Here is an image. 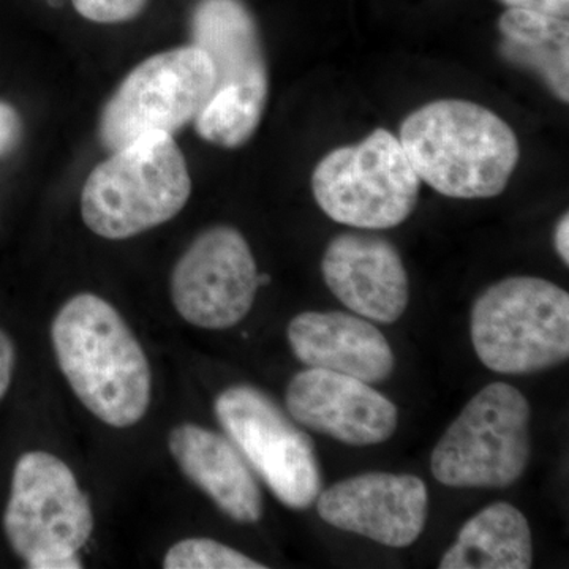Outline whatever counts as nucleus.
<instances>
[{
	"label": "nucleus",
	"instance_id": "nucleus-3",
	"mask_svg": "<svg viewBox=\"0 0 569 569\" xmlns=\"http://www.w3.org/2000/svg\"><path fill=\"white\" fill-rule=\"evenodd\" d=\"M190 193L192 179L173 137L146 133L93 168L81 216L92 233L121 241L174 219Z\"/></svg>",
	"mask_w": 569,
	"mask_h": 569
},
{
	"label": "nucleus",
	"instance_id": "nucleus-25",
	"mask_svg": "<svg viewBox=\"0 0 569 569\" xmlns=\"http://www.w3.org/2000/svg\"><path fill=\"white\" fill-rule=\"evenodd\" d=\"M269 282H271V277H269L268 274H258V284H268Z\"/></svg>",
	"mask_w": 569,
	"mask_h": 569
},
{
	"label": "nucleus",
	"instance_id": "nucleus-2",
	"mask_svg": "<svg viewBox=\"0 0 569 569\" xmlns=\"http://www.w3.org/2000/svg\"><path fill=\"white\" fill-rule=\"evenodd\" d=\"M399 141L421 182L458 200L503 193L520 157L509 123L467 100L422 104L400 126Z\"/></svg>",
	"mask_w": 569,
	"mask_h": 569
},
{
	"label": "nucleus",
	"instance_id": "nucleus-8",
	"mask_svg": "<svg viewBox=\"0 0 569 569\" xmlns=\"http://www.w3.org/2000/svg\"><path fill=\"white\" fill-rule=\"evenodd\" d=\"M213 88L216 70L200 48L189 44L151 56L104 104L99 123L103 148L114 152L151 132L173 137L197 119Z\"/></svg>",
	"mask_w": 569,
	"mask_h": 569
},
{
	"label": "nucleus",
	"instance_id": "nucleus-15",
	"mask_svg": "<svg viewBox=\"0 0 569 569\" xmlns=\"http://www.w3.org/2000/svg\"><path fill=\"white\" fill-rule=\"evenodd\" d=\"M190 40L211 59L212 92L269 97L268 62L260 29L241 0H198L190 18Z\"/></svg>",
	"mask_w": 569,
	"mask_h": 569
},
{
	"label": "nucleus",
	"instance_id": "nucleus-22",
	"mask_svg": "<svg viewBox=\"0 0 569 569\" xmlns=\"http://www.w3.org/2000/svg\"><path fill=\"white\" fill-rule=\"evenodd\" d=\"M508 9L538 11L552 17L568 18L569 0H500Z\"/></svg>",
	"mask_w": 569,
	"mask_h": 569
},
{
	"label": "nucleus",
	"instance_id": "nucleus-14",
	"mask_svg": "<svg viewBox=\"0 0 569 569\" xmlns=\"http://www.w3.org/2000/svg\"><path fill=\"white\" fill-rule=\"evenodd\" d=\"M296 358L313 369L332 370L369 385L395 372L396 356L370 320L346 312H302L288 326Z\"/></svg>",
	"mask_w": 569,
	"mask_h": 569
},
{
	"label": "nucleus",
	"instance_id": "nucleus-21",
	"mask_svg": "<svg viewBox=\"0 0 569 569\" xmlns=\"http://www.w3.org/2000/svg\"><path fill=\"white\" fill-rule=\"evenodd\" d=\"M24 126L17 108L0 100V159L9 156L20 146Z\"/></svg>",
	"mask_w": 569,
	"mask_h": 569
},
{
	"label": "nucleus",
	"instance_id": "nucleus-1",
	"mask_svg": "<svg viewBox=\"0 0 569 569\" xmlns=\"http://www.w3.org/2000/svg\"><path fill=\"white\" fill-rule=\"evenodd\" d=\"M52 346L82 406L111 427L137 425L151 403L148 358L121 313L91 293L71 298L52 321Z\"/></svg>",
	"mask_w": 569,
	"mask_h": 569
},
{
	"label": "nucleus",
	"instance_id": "nucleus-18",
	"mask_svg": "<svg viewBox=\"0 0 569 569\" xmlns=\"http://www.w3.org/2000/svg\"><path fill=\"white\" fill-rule=\"evenodd\" d=\"M501 58L533 71L550 92L569 100V22L538 11L508 9L498 20Z\"/></svg>",
	"mask_w": 569,
	"mask_h": 569
},
{
	"label": "nucleus",
	"instance_id": "nucleus-10",
	"mask_svg": "<svg viewBox=\"0 0 569 569\" xmlns=\"http://www.w3.org/2000/svg\"><path fill=\"white\" fill-rule=\"evenodd\" d=\"M258 288L249 242L227 224L198 236L171 277V298L179 316L203 329L233 328L244 320Z\"/></svg>",
	"mask_w": 569,
	"mask_h": 569
},
{
	"label": "nucleus",
	"instance_id": "nucleus-16",
	"mask_svg": "<svg viewBox=\"0 0 569 569\" xmlns=\"http://www.w3.org/2000/svg\"><path fill=\"white\" fill-rule=\"evenodd\" d=\"M168 445L183 475L228 518L239 523L261 519L263 497L252 467L230 438L204 427L182 425L171 430Z\"/></svg>",
	"mask_w": 569,
	"mask_h": 569
},
{
	"label": "nucleus",
	"instance_id": "nucleus-20",
	"mask_svg": "<svg viewBox=\"0 0 569 569\" xmlns=\"http://www.w3.org/2000/svg\"><path fill=\"white\" fill-rule=\"evenodd\" d=\"M82 18L99 24H119L140 17L149 0H71Z\"/></svg>",
	"mask_w": 569,
	"mask_h": 569
},
{
	"label": "nucleus",
	"instance_id": "nucleus-17",
	"mask_svg": "<svg viewBox=\"0 0 569 569\" xmlns=\"http://www.w3.org/2000/svg\"><path fill=\"white\" fill-rule=\"evenodd\" d=\"M533 539L518 508L498 501L463 523L458 539L441 557L440 569H529Z\"/></svg>",
	"mask_w": 569,
	"mask_h": 569
},
{
	"label": "nucleus",
	"instance_id": "nucleus-7",
	"mask_svg": "<svg viewBox=\"0 0 569 569\" xmlns=\"http://www.w3.org/2000/svg\"><path fill=\"white\" fill-rule=\"evenodd\" d=\"M530 406L518 388L490 383L463 407L433 448L430 470L459 489H507L530 460Z\"/></svg>",
	"mask_w": 569,
	"mask_h": 569
},
{
	"label": "nucleus",
	"instance_id": "nucleus-5",
	"mask_svg": "<svg viewBox=\"0 0 569 569\" xmlns=\"http://www.w3.org/2000/svg\"><path fill=\"white\" fill-rule=\"evenodd\" d=\"M3 530L28 568H82L78 550L91 538V503L61 459L26 452L14 467Z\"/></svg>",
	"mask_w": 569,
	"mask_h": 569
},
{
	"label": "nucleus",
	"instance_id": "nucleus-19",
	"mask_svg": "<svg viewBox=\"0 0 569 569\" xmlns=\"http://www.w3.org/2000/svg\"><path fill=\"white\" fill-rule=\"evenodd\" d=\"M167 569H264L260 561L250 559L222 542L208 538L179 541L164 556Z\"/></svg>",
	"mask_w": 569,
	"mask_h": 569
},
{
	"label": "nucleus",
	"instance_id": "nucleus-24",
	"mask_svg": "<svg viewBox=\"0 0 569 569\" xmlns=\"http://www.w3.org/2000/svg\"><path fill=\"white\" fill-rule=\"evenodd\" d=\"M553 242H556V250L565 264H569V216L568 212L559 220L556 227V234H553Z\"/></svg>",
	"mask_w": 569,
	"mask_h": 569
},
{
	"label": "nucleus",
	"instance_id": "nucleus-4",
	"mask_svg": "<svg viewBox=\"0 0 569 569\" xmlns=\"http://www.w3.org/2000/svg\"><path fill=\"white\" fill-rule=\"evenodd\" d=\"M471 343L479 361L503 376L563 365L569 356V295L539 277L490 284L471 307Z\"/></svg>",
	"mask_w": 569,
	"mask_h": 569
},
{
	"label": "nucleus",
	"instance_id": "nucleus-13",
	"mask_svg": "<svg viewBox=\"0 0 569 569\" xmlns=\"http://www.w3.org/2000/svg\"><path fill=\"white\" fill-rule=\"evenodd\" d=\"M321 274L356 316L392 325L406 313L410 280L402 257L381 236L342 233L326 247Z\"/></svg>",
	"mask_w": 569,
	"mask_h": 569
},
{
	"label": "nucleus",
	"instance_id": "nucleus-23",
	"mask_svg": "<svg viewBox=\"0 0 569 569\" xmlns=\"http://www.w3.org/2000/svg\"><path fill=\"white\" fill-rule=\"evenodd\" d=\"M14 369V347L10 337L0 331V400L9 391Z\"/></svg>",
	"mask_w": 569,
	"mask_h": 569
},
{
	"label": "nucleus",
	"instance_id": "nucleus-6",
	"mask_svg": "<svg viewBox=\"0 0 569 569\" xmlns=\"http://www.w3.org/2000/svg\"><path fill=\"white\" fill-rule=\"evenodd\" d=\"M421 183L399 138L385 129L326 153L312 174L321 211L337 223L369 231L406 222Z\"/></svg>",
	"mask_w": 569,
	"mask_h": 569
},
{
	"label": "nucleus",
	"instance_id": "nucleus-12",
	"mask_svg": "<svg viewBox=\"0 0 569 569\" xmlns=\"http://www.w3.org/2000/svg\"><path fill=\"white\" fill-rule=\"evenodd\" d=\"M284 403L299 425L351 447L385 443L399 425V411L387 396L332 370L309 367L296 373Z\"/></svg>",
	"mask_w": 569,
	"mask_h": 569
},
{
	"label": "nucleus",
	"instance_id": "nucleus-11",
	"mask_svg": "<svg viewBox=\"0 0 569 569\" xmlns=\"http://www.w3.org/2000/svg\"><path fill=\"white\" fill-rule=\"evenodd\" d=\"M427 508L421 478L385 471L342 479L317 498L318 516L329 526L397 549L421 537Z\"/></svg>",
	"mask_w": 569,
	"mask_h": 569
},
{
	"label": "nucleus",
	"instance_id": "nucleus-9",
	"mask_svg": "<svg viewBox=\"0 0 569 569\" xmlns=\"http://www.w3.org/2000/svg\"><path fill=\"white\" fill-rule=\"evenodd\" d=\"M216 415L277 500L298 511L316 503L321 468L313 441L271 397L252 387L228 388L217 397Z\"/></svg>",
	"mask_w": 569,
	"mask_h": 569
}]
</instances>
